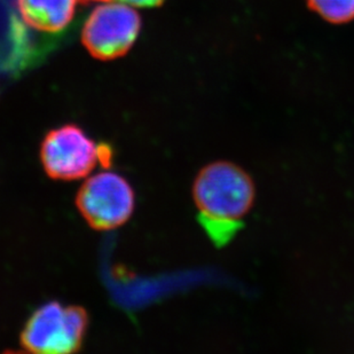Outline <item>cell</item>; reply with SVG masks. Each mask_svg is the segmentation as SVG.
<instances>
[{
  "mask_svg": "<svg viewBox=\"0 0 354 354\" xmlns=\"http://www.w3.org/2000/svg\"><path fill=\"white\" fill-rule=\"evenodd\" d=\"M201 223L221 242L234 232L237 221L250 207L254 196L247 176L232 164H210L197 174L193 186Z\"/></svg>",
  "mask_w": 354,
  "mask_h": 354,
  "instance_id": "6da1fadb",
  "label": "cell"
},
{
  "mask_svg": "<svg viewBox=\"0 0 354 354\" xmlns=\"http://www.w3.org/2000/svg\"><path fill=\"white\" fill-rule=\"evenodd\" d=\"M88 326L85 308L50 301L29 317L21 330L20 344L30 353H76L83 348Z\"/></svg>",
  "mask_w": 354,
  "mask_h": 354,
  "instance_id": "7a4b0ae2",
  "label": "cell"
},
{
  "mask_svg": "<svg viewBox=\"0 0 354 354\" xmlns=\"http://www.w3.org/2000/svg\"><path fill=\"white\" fill-rule=\"evenodd\" d=\"M75 204L94 231H114L130 221L136 209V194L127 178L113 171L87 177L78 189Z\"/></svg>",
  "mask_w": 354,
  "mask_h": 354,
  "instance_id": "3957f363",
  "label": "cell"
},
{
  "mask_svg": "<svg viewBox=\"0 0 354 354\" xmlns=\"http://www.w3.org/2000/svg\"><path fill=\"white\" fill-rule=\"evenodd\" d=\"M39 158L50 179L80 180L88 177L100 163V146L76 124H64L45 134Z\"/></svg>",
  "mask_w": 354,
  "mask_h": 354,
  "instance_id": "277c9868",
  "label": "cell"
},
{
  "mask_svg": "<svg viewBox=\"0 0 354 354\" xmlns=\"http://www.w3.org/2000/svg\"><path fill=\"white\" fill-rule=\"evenodd\" d=\"M139 14L120 3H104L90 14L82 40L94 57L113 60L130 50L140 31Z\"/></svg>",
  "mask_w": 354,
  "mask_h": 354,
  "instance_id": "5b68a950",
  "label": "cell"
},
{
  "mask_svg": "<svg viewBox=\"0 0 354 354\" xmlns=\"http://www.w3.org/2000/svg\"><path fill=\"white\" fill-rule=\"evenodd\" d=\"M77 0H17L22 20L44 32H59L71 24Z\"/></svg>",
  "mask_w": 354,
  "mask_h": 354,
  "instance_id": "8992f818",
  "label": "cell"
},
{
  "mask_svg": "<svg viewBox=\"0 0 354 354\" xmlns=\"http://www.w3.org/2000/svg\"><path fill=\"white\" fill-rule=\"evenodd\" d=\"M308 3L312 10L330 24L354 20V0H308Z\"/></svg>",
  "mask_w": 354,
  "mask_h": 354,
  "instance_id": "52a82bcc",
  "label": "cell"
},
{
  "mask_svg": "<svg viewBox=\"0 0 354 354\" xmlns=\"http://www.w3.org/2000/svg\"><path fill=\"white\" fill-rule=\"evenodd\" d=\"M83 1H106V3L122 1V3H131L133 6L139 7L158 6V5L163 3V0H83Z\"/></svg>",
  "mask_w": 354,
  "mask_h": 354,
  "instance_id": "ba28073f",
  "label": "cell"
}]
</instances>
